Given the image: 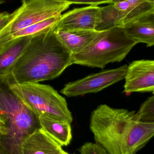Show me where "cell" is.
Returning a JSON list of instances; mask_svg holds the SVG:
<instances>
[{
    "label": "cell",
    "instance_id": "obj_11",
    "mask_svg": "<svg viewBox=\"0 0 154 154\" xmlns=\"http://www.w3.org/2000/svg\"><path fill=\"white\" fill-rule=\"evenodd\" d=\"M115 7L121 13L120 27L154 13V1L113 0Z\"/></svg>",
    "mask_w": 154,
    "mask_h": 154
},
{
    "label": "cell",
    "instance_id": "obj_9",
    "mask_svg": "<svg viewBox=\"0 0 154 154\" xmlns=\"http://www.w3.org/2000/svg\"><path fill=\"white\" fill-rule=\"evenodd\" d=\"M100 6L75 8L60 15L55 29L61 30H96Z\"/></svg>",
    "mask_w": 154,
    "mask_h": 154
},
{
    "label": "cell",
    "instance_id": "obj_12",
    "mask_svg": "<svg viewBox=\"0 0 154 154\" xmlns=\"http://www.w3.org/2000/svg\"><path fill=\"white\" fill-rule=\"evenodd\" d=\"M40 127L61 146H68L72 139L71 123L48 114L38 118Z\"/></svg>",
    "mask_w": 154,
    "mask_h": 154
},
{
    "label": "cell",
    "instance_id": "obj_16",
    "mask_svg": "<svg viewBox=\"0 0 154 154\" xmlns=\"http://www.w3.org/2000/svg\"><path fill=\"white\" fill-rule=\"evenodd\" d=\"M60 16V15L51 17L49 19L37 23L9 35L0 42V49L8 42L17 38L25 36H33L43 32L52 29H55Z\"/></svg>",
    "mask_w": 154,
    "mask_h": 154
},
{
    "label": "cell",
    "instance_id": "obj_26",
    "mask_svg": "<svg viewBox=\"0 0 154 154\" xmlns=\"http://www.w3.org/2000/svg\"></svg>",
    "mask_w": 154,
    "mask_h": 154
},
{
    "label": "cell",
    "instance_id": "obj_1",
    "mask_svg": "<svg viewBox=\"0 0 154 154\" xmlns=\"http://www.w3.org/2000/svg\"><path fill=\"white\" fill-rule=\"evenodd\" d=\"M90 129L108 154H136L154 136V123L137 120L135 111L106 104L91 112Z\"/></svg>",
    "mask_w": 154,
    "mask_h": 154
},
{
    "label": "cell",
    "instance_id": "obj_23",
    "mask_svg": "<svg viewBox=\"0 0 154 154\" xmlns=\"http://www.w3.org/2000/svg\"><path fill=\"white\" fill-rule=\"evenodd\" d=\"M3 136L0 134V154H8L3 144Z\"/></svg>",
    "mask_w": 154,
    "mask_h": 154
},
{
    "label": "cell",
    "instance_id": "obj_4",
    "mask_svg": "<svg viewBox=\"0 0 154 154\" xmlns=\"http://www.w3.org/2000/svg\"><path fill=\"white\" fill-rule=\"evenodd\" d=\"M136 44L122 27L100 31L87 48L72 55V63L103 69L109 63L122 61Z\"/></svg>",
    "mask_w": 154,
    "mask_h": 154
},
{
    "label": "cell",
    "instance_id": "obj_20",
    "mask_svg": "<svg viewBox=\"0 0 154 154\" xmlns=\"http://www.w3.org/2000/svg\"><path fill=\"white\" fill-rule=\"evenodd\" d=\"M113 0H107V1H69L70 4L88 5V6H99L100 5L111 3Z\"/></svg>",
    "mask_w": 154,
    "mask_h": 154
},
{
    "label": "cell",
    "instance_id": "obj_24",
    "mask_svg": "<svg viewBox=\"0 0 154 154\" xmlns=\"http://www.w3.org/2000/svg\"><path fill=\"white\" fill-rule=\"evenodd\" d=\"M60 154H71L67 152H65V151H64V150H63L62 151V152H61V153H60Z\"/></svg>",
    "mask_w": 154,
    "mask_h": 154
},
{
    "label": "cell",
    "instance_id": "obj_14",
    "mask_svg": "<svg viewBox=\"0 0 154 154\" xmlns=\"http://www.w3.org/2000/svg\"><path fill=\"white\" fill-rule=\"evenodd\" d=\"M61 43L72 53L82 51L93 41L100 31L97 30H75L64 31L54 29Z\"/></svg>",
    "mask_w": 154,
    "mask_h": 154
},
{
    "label": "cell",
    "instance_id": "obj_5",
    "mask_svg": "<svg viewBox=\"0 0 154 154\" xmlns=\"http://www.w3.org/2000/svg\"><path fill=\"white\" fill-rule=\"evenodd\" d=\"M12 91L38 118L48 114L72 123V113L66 99L49 85L37 83L19 84L12 81Z\"/></svg>",
    "mask_w": 154,
    "mask_h": 154
},
{
    "label": "cell",
    "instance_id": "obj_22",
    "mask_svg": "<svg viewBox=\"0 0 154 154\" xmlns=\"http://www.w3.org/2000/svg\"><path fill=\"white\" fill-rule=\"evenodd\" d=\"M10 16V14L8 12L4 11L0 13V30L8 20Z\"/></svg>",
    "mask_w": 154,
    "mask_h": 154
},
{
    "label": "cell",
    "instance_id": "obj_2",
    "mask_svg": "<svg viewBox=\"0 0 154 154\" xmlns=\"http://www.w3.org/2000/svg\"><path fill=\"white\" fill-rule=\"evenodd\" d=\"M54 29L32 36L11 74L14 83L51 80L73 64L72 53L59 39Z\"/></svg>",
    "mask_w": 154,
    "mask_h": 154
},
{
    "label": "cell",
    "instance_id": "obj_7",
    "mask_svg": "<svg viewBox=\"0 0 154 154\" xmlns=\"http://www.w3.org/2000/svg\"><path fill=\"white\" fill-rule=\"evenodd\" d=\"M128 67L124 65L69 82L64 86L60 92L67 97H72L99 92L124 79Z\"/></svg>",
    "mask_w": 154,
    "mask_h": 154
},
{
    "label": "cell",
    "instance_id": "obj_18",
    "mask_svg": "<svg viewBox=\"0 0 154 154\" xmlns=\"http://www.w3.org/2000/svg\"><path fill=\"white\" fill-rule=\"evenodd\" d=\"M136 116L139 121L154 123V95L142 104Z\"/></svg>",
    "mask_w": 154,
    "mask_h": 154
},
{
    "label": "cell",
    "instance_id": "obj_17",
    "mask_svg": "<svg viewBox=\"0 0 154 154\" xmlns=\"http://www.w3.org/2000/svg\"><path fill=\"white\" fill-rule=\"evenodd\" d=\"M121 20V13L112 2L106 6L100 7L96 30L104 31L114 27H120Z\"/></svg>",
    "mask_w": 154,
    "mask_h": 154
},
{
    "label": "cell",
    "instance_id": "obj_15",
    "mask_svg": "<svg viewBox=\"0 0 154 154\" xmlns=\"http://www.w3.org/2000/svg\"><path fill=\"white\" fill-rule=\"evenodd\" d=\"M127 36L136 42L154 46V13L146 15L123 27Z\"/></svg>",
    "mask_w": 154,
    "mask_h": 154
},
{
    "label": "cell",
    "instance_id": "obj_21",
    "mask_svg": "<svg viewBox=\"0 0 154 154\" xmlns=\"http://www.w3.org/2000/svg\"><path fill=\"white\" fill-rule=\"evenodd\" d=\"M0 134L3 136L2 142L7 137L9 134V129L5 121L0 116Z\"/></svg>",
    "mask_w": 154,
    "mask_h": 154
},
{
    "label": "cell",
    "instance_id": "obj_19",
    "mask_svg": "<svg viewBox=\"0 0 154 154\" xmlns=\"http://www.w3.org/2000/svg\"><path fill=\"white\" fill-rule=\"evenodd\" d=\"M79 151L80 154H108L100 145L96 143H85Z\"/></svg>",
    "mask_w": 154,
    "mask_h": 154
},
{
    "label": "cell",
    "instance_id": "obj_13",
    "mask_svg": "<svg viewBox=\"0 0 154 154\" xmlns=\"http://www.w3.org/2000/svg\"><path fill=\"white\" fill-rule=\"evenodd\" d=\"M32 36L17 38L0 49V77L11 74L16 62L28 47Z\"/></svg>",
    "mask_w": 154,
    "mask_h": 154
},
{
    "label": "cell",
    "instance_id": "obj_3",
    "mask_svg": "<svg viewBox=\"0 0 154 154\" xmlns=\"http://www.w3.org/2000/svg\"><path fill=\"white\" fill-rule=\"evenodd\" d=\"M10 85L11 75L0 77V116L9 129L3 144L8 154H20L24 138L40 127L38 118L12 91Z\"/></svg>",
    "mask_w": 154,
    "mask_h": 154
},
{
    "label": "cell",
    "instance_id": "obj_8",
    "mask_svg": "<svg viewBox=\"0 0 154 154\" xmlns=\"http://www.w3.org/2000/svg\"><path fill=\"white\" fill-rule=\"evenodd\" d=\"M124 92H152L154 94V60L134 61L128 67Z\"/></svg>",
    "mask_w": 154,
    "mask_h": 154
},
{
    "label": "cell",
    "instance_id": "obj_6",
    "mask_svg": "<svg viewBox=\"0 0 154 154\" xmlns=\"http://www.w3.org/2000/svg\"><path fill=\"white\" fill-rule=\"evenodd\" d=\"M0 30V42L37 23L60 16L71 5L66 0H23Z\"/></svg>",
    "mask_w": 154,
    "mask_h": 154
},
{
    "label": "cell",
    "instance_id": "obj_25",
    "mask_svg": "<svg viewBox=\"0 0 154 154\" xmlns=\"http://www.w3.org/2000/svg\"><path fill=\"white\" fill-rule=\"evenodd\" d=\"M5 2V1H2V0H0V5L4 3Z\"/></svg>",
    "mask_w": 154,
    "mask_h": 154
},
{
    "label": "cell",
    "instance_id": "obj_10",
    "mask_svg": "<svg viewBox=\"0 0 154 154\" xmlns=\"http://www.w3.org/2000/svg\"><path fill=\"white\" fill-rule=\"evenodd\" d=\"M63 150L41 127L26 137L20 146V154H60Z\"/></svg>",
    "mask_w": 154,
    "mask_h": 154
}]
</instances>
